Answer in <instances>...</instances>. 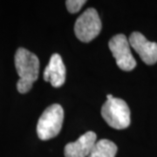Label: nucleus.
I'll use <instances>...</instances> for the list:
<instances>
[{"instance_id":"obj_6","label":"nucleus","mask_w":157,"mask_h":157,"mask_svg":"<svg viewBox=\"0 0 157 157\" xmlns=\"http://www.w3.org/2000/svg\"><path fill=\"white\" fill-rule=\"evenodd\" d=\"M129 44L140 55L142 61L147 65H154L157 62V43L150 42L143 34L135 32L130 35Z\"/></svg>"},{"instance_id":"obj_10","label":"nucleus","mask_w":157,"mask_h":157,"mask_svg":"<svg viewBox=\"0 0 157 157\" xmlns=\"http://www.w3.org/2000/svg\"><path fill=\"white\" fill-rule=\"evenodd\" d=\"M86 3V1L85 0H67L66 2V6L70 13H76L80 11Z\"/></svg>"},{"instance_id":"obj_7","label":"nucleus","mask_w":157,"mask_h":157,"mask_svg":"<svg viewBox=\"0 0 157 157\" xmlns=\"http://www.w3.org/2000/svg\"><path fill=\"white\" fill-rule=\"evenodd\" d=\"M97 135L93 131H88L79 136L78 140L70 142L65 147L66 157H88L92 148L96 143Z\"/></svg>"},{"instance_id":"obj_5","label":"nucleus","mask_w":157,"mask_h":157,"mask_svg":"<svg viewBox=\"0 0 157 157\" xmlns=\"http://www.w3.org/2000/svg\"><path fill=\"white\" fill-rule=\"evenodd\" d=\"M109 49L121 70L129 72L135 69L136 61L130 51L128 39L124 34H117L109 40Z\"/></svg>"},{"instance_id":"obj_8","label":"nucleus","mask_w":157,"mask_h":157,"mask_svg":"<svg viewBox=\"0 0 157 157\" xmlns=\"http://www.w3.org/2000/svg\"><path fill=\"white\" fill-rule=\"evenodd\" d=\"M43 77L45 81H49L53 87H60L64 85L66 81V67L59 54L54 53L52 55Z\"/></svg>"},{"instance_id":"obj_9","label":"nucleus","mask_w":157,"mask_h":157,"mask_svg":"<svg viewBox=\"0 0 157 157\" xmlns=\"http://www.w3.org/2000/svg\"><path fill=\"white\" fill-rule=\"evenodd\" d=\"M118 147L113 141L101 139L96 141L88 157H115Z\"/></svg>"},{"instance_id":"obj_1","label":"nucleus","mask_w":157,"mask_h":157,"mask_svg":"<svg viewBox=\"0 0 157 157\" xmlns=\"http://www.w3.org/2000/svg\"><path fill=\"white\" fill-rule=\"evenodd\" d=\"M14 61L19 76L17 89L20 94H26L32 89L33 83L39 78V58L27 49L21 47L16 52Z\"/></svg>"},{"instance_id":"obj_3","label":"nucleus","mask_w":157,"mask_h":157,"mask_svg":"<svg viewBox=\"0 0 157 157\" xmlns=\"http://www.w3.org/2000/svg\"><path fill=\"white\" fill-rule=\"evenodd\" d=\"M101 115L111 128L118 130L127 128L131 122L128 106L119 98L107 100L101 108Z\"/></svg>"},{"instance_id":"obj_4","label":"nucleus","mask_w":157,"mask_h":157,"mask_svg":"<svg viewBox=\"0 0 157 157\" xmlns=\"http://www.w3.org/2000/svg\"><path fill=\"white\" fill-rule=\"evenodd\" d=\"M101 18L94 8H89L77 18L74 25V33L80 41L88 43L94 39L101 31Z\"/></svg>"},{"instance_id":"obj_11","label":"nucleus","mask_w":157,"mask_h":157,"mask_svg":"<svg viewBox=\"0 0 157 157\" xmlns=\"http://www.w3.org/2000/svg\"><path fill=\"white\" fill-rule=\"evenodd\" d=\"M113 96L112 94H107V100H111V99H113Z\"/></svg>"},{"instance_id":"obj_2","label":"nucleus","mask_w":157,"mask_h":157,"mask_svg":"<svg viewBox=\"0 0 157 157\" xmlns=\"http://www.w3.org/2000/svg\"><path fill=\"white\" fill-rule=\"evenodd\" d=\"M64 110L59 104L48 107L39 119L37 134L40 140H47L59 134L63 125Z\"/></svg>"}]
</instances>
